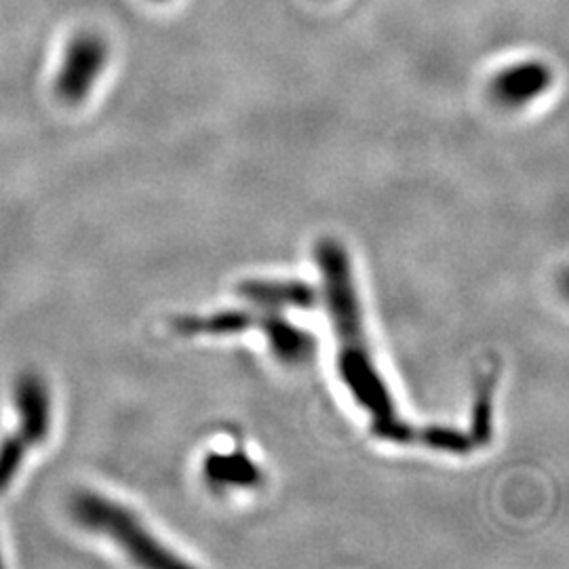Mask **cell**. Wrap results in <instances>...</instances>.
Instances as JSON below:
<instances>
[{
  "label": "cell",
  "instance_id": "10",
  "mask_svg": "<svg viewBox=\"0 0 569 569\" xmlns=\"http://www.w3.org/2000/svg\"><path fill=\"white\" fill-rule=\"evenodd\" d=\"M28 448L30 446L20 435H9L0 441V493H4L18 479Z\"/></svg>",
  "mask_w": 569,
  "mask_h": 569
},
{
  "label": "cell",
  "instance_id": "9",
  "mask_svg": "<svg viewBox=\"0 0 569 569\" xmlns=\"http://www.w3.org/2000/svg\"><path fill=\"white\" fill-rule=\"evenodd\" d=\"M204 472L218 486H253L260 479V470L244 453H213L204 462Z\"/></svg>",
  "mask_w": 569,
  "mask_h": 569
},
{
  "label": "cell",
  "instance_id": "5",
  "mask_svg": "<svg viewBox=\"0 0 569 569\" xmlns=\"http://www.w3.org/2000/svg\"><path fill=\"white\" fill-rule=\"evenodd\" d=\"M552 84V70L545 61H519L500 70L489 84L491 98L507 108L538 100Z\"/></svg>",
  "mask_w": 569,
  "mask_h": 569
},
{
  "label": "cell",
  "instance_id": "7",
  "mask_svg": "<svg viewBox=\"0 0 569 569\" xmlns=\"http://www.w3.org/2000/svg\"><path fill=\"white\" fill-rule=\"evenodd\" d=\"M258 327L264 331L268 345L281 361L298 363L306 361L315 352V338L277 315V310L260 315Z\"/></svg>",
  "mask_w": 569,
  "mask_h": 569
},
{
  "label": "cell",
  "instance_id": "8",
  "mask_svg": "<svg viewBox=\"0 0 569 569\" xmlns=\"http://www.w3.org/2000/svg\"><path fill=\"white\" fill-rule=\"evenodd\" d=\"M258 321H260V315H256V312L224 310V312L209 315V317H186V319H180L176 326L186 336H197V333L234 336V333H241L251 327H258Z\"/></svg>",
  "mask_w": 569,
  "mask_h": 569
},
{
  "label": "cell",
  "instance_id": "2",
  "mask_svg": "<svg viewBox=\"0 0 569 569\" xmlns=\"http://www.w3.org/2000/svg\"><path fill=\"white\" fill-rule=\"evenodd\" d=\"M72 517L82 528L102 533L112 540L119 549L140 566L169 568L186 566L173 550L167 549L154 533L143 526L140 517L119 502L106 498L102 493L82 491L72 500Z\"/></svg>",
  "mask_w": 569,
  "mask_h": 569
},
{
  "label": "cell",
  "instance_id": "6",
  "mask_svg": "<svg viewBox=\"0 0 569 569\" xmlns=\"http://www.w3.org/2000/svg\"><path fill=\"white\" fill-rule=\"evenodd\" d=\"M239 293L247 302L268 308V310H287V308H312L317 305V291L305 281H279V279H253L239 284Z\"/></svg>",
  "mask_w": 569,
  "mask_h": 569
},
{
  "label": "cell",
  "instance_id": "1",
  "mask_svg": "<svg viewBox=\"0 0 569 569\" xmlns=\"http://www.w3.org/2000/svg\"><path fill=\"white\" fill-rule=\"evenodd\" d=\"M315 256L323 277L329 321L338 340V371L357 406L369 413L371 430L392 443H422L451 453L470 451L472 437L467 432L446 427H413L399 416L367 340L361 300L345 247L327 239L319 243Z\"/></svg>",
  "mask_w": 569,
  "mask_h": 569
},
{
  "label": "cell",
  "instance_id": "4",
  "mask_svg": "<svg viewBox=\"0 0 569 569\" xmlns=\"http://www.w3.org/2000/svg\"><path fill=\"white\" fill-rule=\"evenodd\" d=\"M16 411H18V435L34 448L49 439L53 422L51 392L44 380L37 373H23L16 382Z\"/></svg>",
  "mask_w": 569,
  "mask_h": 569
},
{
  "label": "cell",
  "instance_id": "11",
  "mask_svg": "<svg viewBox=\"0 0 569 569\" xmlns=\"http://www.w3.org/2000/svg\"><path fill=\"white\" fill-rule=\"evenodd\" d=\"M0 566H2V561H0Z\"/></svg>",
  "mask_w": 569,
  "mask_h": 569
},
{
  "label": "cell",
  "instance_id": "3",
  "mask_svg": "<svg viewBox=\"0 0 569 569\" xmlns=\"http://www.w3.org/2000/svg\"><path fill=\"white\" fill-rule=\"evenodd\" d=\"M110 44L102 34L82 32L74 37L61 60L56 77V96L68 106H79L89 98L108 66Z\"/></svg>",
  "mask_w": 569,
  "mask_h": 569
}]
</instances>
